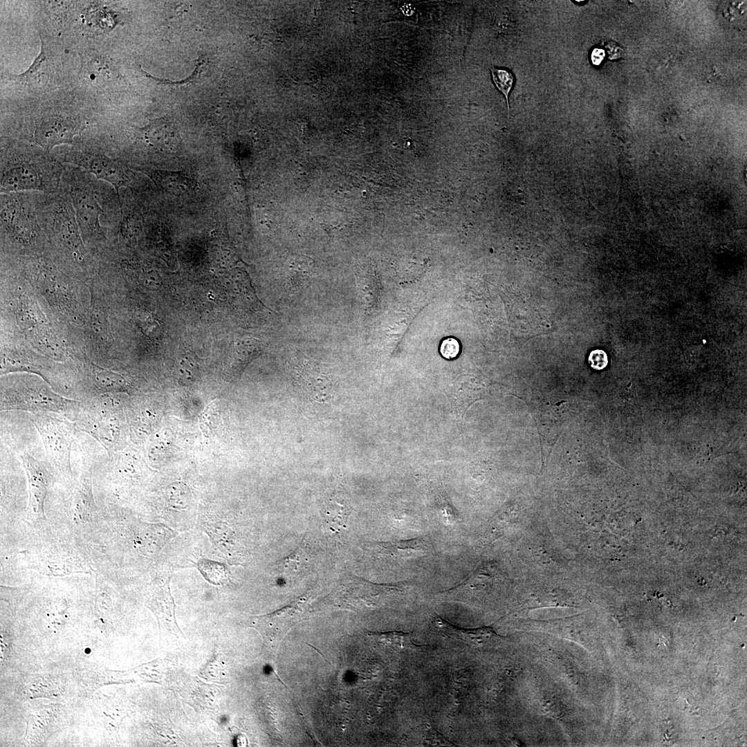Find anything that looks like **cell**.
<instances>
[{"mask_svg":"<svg viewBox=\"0 0 747 747\" xmlns=\"http://www.w3.org/2000/svg\"><path fill=\"white\" fill-rule=\"evenodd\" d=\"M369 635L378 643L395 650L421 647L413 641L414 634L412 632H404L402 631L369 632Z\"/></svg>","mask_w":747,"mask_h":747,"instance_id":"17","label":"cell"},{"mask_svg":"<svg viewBox=\"0 0 747 747\" xmlns=\"http://www.w3.org/2000/svg\"><path fill=\"white\" fill-rule=\"evenodd\" d=\"M71 509L75 522L80 524L90 522L97 511L92 492L90 472L82 473L71 496Z\"/></svg>","mask_w":747,"mask_h":747,"instance_id":"7","label":"cell"},{"mask_svg":"<svg viewBox=\"0 0 747 747\" xmlns=\"http://www.w3.org/2000/svg\"><path fill=\"white\" fill-rule=\"evenodd\" d=\"M263 351L261 342L253 337L244 336L238 338L233 349L231 368L235 374H241L252 360Z\"/></svg>","mask_w":747,"mask_h":747,"instance_id":"14","label":"cell"},{"mask_svg":"<svg viewBox=\"0 0 747 747\" xmlns=\"http://www.w3.org/2000/svg\"><path fill=\"white\" fill-rule=\"evenodd\" d=\"M588 362L593 369L596 370L603 369L608 364L607 355L603 350H593L589 353Z\"/></svg>","mask_w":747,"mask_h":747,"instance_id":"21","label":"cell"},{"mask_svg":"<svg viewBox=\"0 0 747 747\" xmlns=\"http://www.w3.org/2000/svg\"><path fill=\"white\" fill-rule=\"evenodd\" d=\"M50 65L42 48L30 68L21 77L33 89H42L49 82Z\"/></svg>","mask_w":747,"mask_h":747,"instance_id":"16","label":"cell"},{"mask_svg":"<svg viewBox=\"0 0 747 747\" xmlns=\"http://www.w3.org/2000/svg\"><path fill=\"white\" fill-rule=\"evenodd\" d=\"M30 420L41 436L50 463L63 476L70 478L72 444L77 431L75 423L46 412L33 413Z\"/></svg>","mask_w":747,"mask_h":747,"instance_id":"2","label":"cell"},{"mask_svg":"<svg viewBox=\"0 0 747 747\" xmlns=\"http://www.w3.org/2000/svg\"><path fill=\"white\" fill-rule=\"evenodd\" d=\"M113 407L107 400L83 407L74 423L77 430L95 439L108 454L116 449L120 437V421Z\"/></svg>","mask_w":747,"mask_h":747,"instance_id":"3","label":"cell"},{"mask_svg":"<svg viewBox=\"0 0 747 747\" xmlns=\"http://www.w3.org/2000/svg\"><path fill=\"white\" fill-rule=\"evenodd\" d=\"M371 546V548L378 555L403 560L425 556L431 551L430 544L423 538L391 542H376L372 544Z\"/></svg>","mask_w":747,"mask_h":747,"instance_id":"9","label":"cell"},{"mask_svg":"<svg viewBox=\"0 0 747 747\" xmlns=\"http://www.w3.org/2000/svg\"><path fill=\"white\" fill-rule=\"evenodd\" d=\"M435 623L439 629L448 637L458 639L474 646H481L493 638L502 637L490 626L462 628L451 624L439 616L436 618Z\"/></svg>","mask_w":747,"mask_h":747,"instance_id":"11","label":"cell"},{"mask_svg":"<svg viewBox=\"0 0 747 747\" xmlns=\"http://www.w3.org/2000/svg\"><path fill=\"white\" fill-rule=\"evenodd\" d=\"M73 202L82 232L92 234L100 231V216L102 211L95 198L86 192H78L73 196Z\"/></svg>","mask_w":747,"mask_h":747,"instance_id":"10","label":"cell"},{"mask_svg":"<svg viewBox=\"0 0 747 747\" xmlns=\"http://www.w3.org/2000/svg\"><path fill=\"white\" fill-rule=\"evenodd\" d=\"M146 142L161 151H174L178 143L173 125L163 119H156L142 129Z\"/></svg>","mask_w":747,"mask_h":747,"instance_id":"12","label":"cell"},{"mask_svg":"<svg viewBox=\"0 0 747 747\" xmlns=\"http://www.w3.org/2000/svg\"><path fill=\"white\" fill-rule=\"evenodd\" d=\"M605 56V51L601 48H595L591 53L592 62L598 65L601 63Z\"/></svg>","mask_w":747,"mask_h":747,"instance_id":"23","label":"cell"},{"mask_svg":"<svg viewBox=\"0 0 747 747\" xmlns=\"http://www.w3.org/2000/svg\"><path fill=\"white\" fill-rule=\"evenodd\" d=\"M490 71L493 82L498 90L504 95L509 110L508 95L514 83V77L509 71L498 68L494 66H492Z\"/></svg>","mask_w":747,"mask_h":747,"instance_id":"20","label":"cell"},{"mask_svg":"<svg viewBox=\"0 0 747 747\" xmlns=\"http://www.w3.org/2000/svg\"><path fill=\"white\" fill-rule=\"evenodd\" d=\"M81 124L77 120L64 115H52L43 118L36 128V142L46 151L55 146L71 143L79 133Z\"/></svg>","mask_w":747,"mask_h":747,"instance_id":"5","label":"cell"},{"mask_svg":"<svg viewBox=\"0 0 747 747\" xmlns=\"http://www.w3.org/2000/svg\"><path fill=\"white\" fill-rule=\"evenodd\" d=\"M151 175L160 187L176 195L193 192L198 186L192 177L183 172L154 170Z\"/></svg>","mask_w":747,"mask_h":747,"instance_id":"13","label":"cell"},{"mask_svg":"<svg viewBox=\"0 0 747 747\" xmlns=\"http://www.w3.org/2000/svg\"><path fill=\"white\" fill-rule=\"evenodd\" d=\"M28 478L29 502L28 511L37 520L46 519L44 502L53 474L47 463L24 452L19 455Z\"/></svg>","mask_w":747,"mask_h":747,"instance_id":"4","label":"cell"},{"mask_svg":"<svg viewBox=\"0 0 747 747\" xmlns=\"http://www.w3.org/2000/svg\"><path fill=\"white\" fill-rule=\"evenodd\" d=\"M198 568L205 578L214 584H224L229 578L228 571L221 563L203 560L198 563Z\"/></svg>","mask_w":747,"mask_h":747,"instance_id":"19","label":"cell"},{"mask_svg":"<svg viewBox=\"0 0 747 747\" xmlns=\"http://www.w3.org/2000/svg\"><path fill=\"white\" fill-rule=\"evenodd\" d=\"M82 408L81 403L61 396L43 385H18L1 396V410L56 413L76 419Z\"/></svg>","mask_w":747,"mask_h":747,"instance_id":"1","label":"cell"},{"mask_svg":"<svg viewBox=\"0 0 747 747\" xmlns=\"http://www.w3.org/2000/svg\"><path fill=\"white\" fill-rule=\"evenodd\" d=\"M42 181L38 171L29 164L10 168L1 178V192L42 190Z\"/></svg>","mask_w":747,"mask_h":747,"instance_id":"8","label":"cell"},{"mask_svg":"<svg viewBox=\"0 0 747 747\" xmlns=\"http://www.w3.org/2000/svg\"><path fill=\"white\" fill-rule=\"evenodd\" d=\"M82 69L86 80L93 84H102L109 80V64L101 57L87 56L82 62Z\"/></svg>","mask_w":747,"mask_h":747,"instance_id":"18","label":"cell"},{"mask_svg":"<svg viewBox=\"0 0 747 747\" xmlns=\"http://www.w3.org/2000/svg\"><path fill=\"white\" fill-rule=\"evenodd\" d=\"M92 380L95 387L102 393L129 392V385L122 376L97 365L92 367Z\"/></svg>","mask_w":747,"mask_h":747,"instance_id":"15","label":"cell"},{"mask_svg":"<svg viewBox=\"0 0 747 747\" xmlns=\"http://www.w3.org/2000/svg\"><path fill=\"white\" fill-rule=\"evenodd\" d=\"M442 356L447 359L456 358L460 351L458 341L454 338H447L443 341L440 349Z\"/></svg>","mask_w":747,"mask_h":747,"instance_id":"22","label":"cell"},{"mask_svg":"<svg viewBox=\"0 0 747 747\" xmlns=\"http://www.w3.org/2000/svg\"><path fill=\"white\" fill-rule=\"evenodd\" d=\"M80 164L98 178L112 185L118 194L129 182L126 169L103 154L84 155L80 158Z\"/></svg>","mask_w":747,"mask_h":747,"instance_id":"6","label":"cell"}]
</instances>
